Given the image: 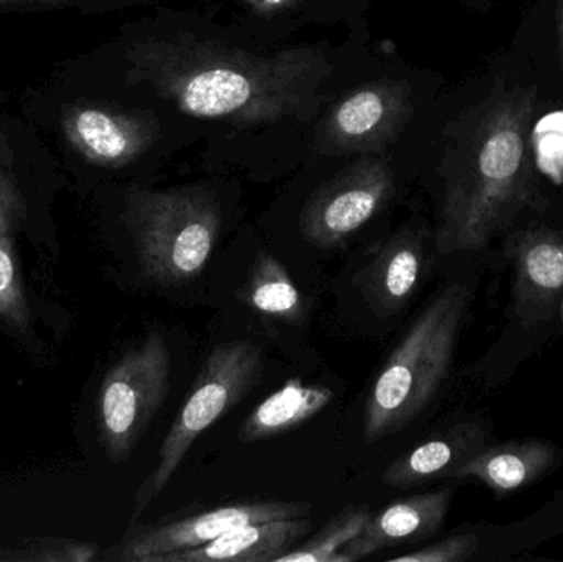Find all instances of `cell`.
<instances>
[{"label": "cell", "instance_id": "cell-3", "mask_svg": "<svg viewBox=\"0 0 563 562\" xmlns=\"http://www.w3.org/2000/svg\"><path fill=\"white\" fill-rule=\"evenodd\" d=\"M470 302L472 286L453 283L413 320L367 396L363 422L367 444L396 434L432 401L449 375Z\"/></svg>", "mask_w": 563, "mask_h": 562}, {"label": "cell", "instance_id": "cell-2", "mask_svg": "<svg viewBox=\"0 0 563 562\" xmlns=\"http://www.w3.org/2000/svg\"><path fill=\"white\" fill-rule=\"evenodd\" d=\"M538 99L534 86L496 89L455 145L435 238L443 256L483 250L534 201Z\"/></svg>", "mask_w": 563, "mask_h": 562}, {"label": "cell", "instance_id": "cell-5", "mask_svg": "<svg viewBox=\"0 0 563 562\" xmlns=\"http://www.w3.org/2000/svg\"><path fill=\"white\" fill-rule=\"evenodd\" d=\"M263 366L261 350L244 340L221 343L211 350L162 442L157 467L135 495L132 524L170 484L197 439L238 406L260 382Z\"/></svg>", "mask_w": 563, "mask_h": 562}, {"label": "cell", "instance_id": "cell-23", "mask_svg": "<svg viewBox=\"0 0 563 562\" xmlns=\"http://www.w3.org/2000/svg\"><path fill=\"white\" fill-rule=\"evenodd\" d=\"M240 2L260 15L271 16L291 9L297 5L298 0H240Z\"/></svg>", "mask_w": 563, "mask_h": 562}, {"label": "cell", "instance_id": "cell-8", "mask_svg": "<svg viewBox=\"0 0 563 562\" xmlns=\"http://www.w3.org/2000/svg\"><path fill=\"white\" fill-rule=\"evenodd\" d=\"M393 195V168L384 158L366 155L314 191L301 211V234L314 246H338L376 217Z\"/></svg>", "mask_w": 563, "mask_h": 562}, {"label": "cell", "instance_id": "cell-11", "mask_svg": "<svg viewBox=\"0 0 563 562\" xmlns=\"http://www.w3.org/2000/svg\"><path fill=\"white\" fill-rule=\"evenodd\" d=\"M512 263V304L525 327L554 316L563 299V227L519 231L506 247Z\"/></svg>", "mask_w": 563, "mask_h": 562}, {"label": "cell", "instance_id": "cell-10", "mask_svg": "<svg viewBox=\"0 0 563 562\" xmlns=\"http://www.w3.org/2000/svg\"><path fill=\"white\" fill-rule=\"evenodd\" d=\"M62 132L66 144L88 164L115 170L147 154L161 128L157 119L145 112L76 102L63 111Z\"/></svg>", "mask_w": 563, "mask_h": 562}, {"label": "cell", "instance_id": "cell-6", "mask_svg": "<svg viewBox=\"0 0 563 562\" xmlns=\"http://www.w3.org/2000/svg\"><path fill=\"white\" fill-rule=\"evenodd\" d=\"M170 350L161 333H148L102 379L98 398L102 444L112 462L131 455L170 392Z\"/></svg>", "mask_w": 563, "mask_h": 562}, {"label": "cell", "instance_id": "cell-14", "mask_svg": "<svg viewBox=\"0 0 563 562\" xmlns=\"http://www.w3.org/2000/svg\"><path fill=\"white\" fill-rule=\"evenodd\" d=\"M486 448V432L473 422L453 426L399 455L384 471L387 487L410 488L435 478H452L453 472Z\"/></svg>", "mask_w": 563, "mask_h": 562}, {"label": "cell", "instance_id": "cell-15", "mask_svg": "<svg viewBox=\"0 0 563 562\" xmlns=\"http://www.w3.org/2000/svg\"><path fill=\"white\" fill-rule=\"evenodd\" d=\"M310 530L308 517L246 525L203 547L168 554L158 562H276Z\"/></svg>", "mask_w": 563, "mask_h": 562}, {"label": "cell", "instance_id": "cell-13", "mask_svg": "<svg viewBox=\"0 0 563 562\" xmlns=\"http://www.w3.org/2000/svg\"><path fill=\"white\" fill-rule=\"evenodd\" d=\"M423 263V241L416 230L390 238L360 271V287L371 307L379 313L402 309L419 287Z\"/></svg>", "mask_w": 563, "mask_h": 562}, {"label": "cell", "instance_id": "cell-16", "mask_svg": "<svg viewBox=\"0 0 563 562\" xmlns=\"http://www.w3.org/2000/svg\"><path fill=\"white\" fill-rule=\"evenodd\" d=\"M25 217V197L9 155L0 148V323L25 332L30 323L16 257V233Z\"/></svg>", "mask_w": 563, "mask_h": 562}, {"label": "cell", "instance_id": "cell-1", "mask_svg": "<svg viewBox=\"0 0 563 562\" xmlns=\"http://www.w3.org/2000/svg\"><path fill=\"white\" fill-rule=\"evenodd\" d=\"M125 58L129 79L185 114L243 128L310 115L333 73L318 46L256 53L191 35L134 43Z\"/></svg>", "mask_w": 563, "mask_h": 562}, {"label": "cell", "instance_id": "cell-22", "mask_svg": "<svg viewBox=\"0 0 563 562\" xmlns=\"http://www.w3.org/2000/svg\"><path fill=\"white\" fill-rule=\"evenodd\" d=\"M137 0H0V12H35L52 9H114Z\"/></svg>", "mask_w": 563, "mask_h": 562}, {"label": "cell", "instance_id": "cell-18", "mask_svg": "<svg viewBox=\"0 0 563 562\" xmlns=\"http://www.w3.org/2000/svg\"><path fill=\"white\" fill-rule=\"evenodd\" d=\"M333 398V392L327 386L303 385L300 379L290 378L247 416L240 428V441L251 444L285 434L310 421Z\"/></svg>", "mask_w": 563, "mask_h": 562}, {"label": "cell", "instance_id": "cell-21", "mask_svg": "<svg viewBox=\"0 0 563 562\" xmlns=\"http://www.w3.org/2000/svg\"><path fill=\"white\" fill-rule=\"evenodd\" d=\"M478 537L473 533L456 535L432 547L402 557L390 558L393 562H462L470 560L478 550Z\"/></svg>", "mask_w": 563, "mask_h": 562}, {"label": "cell", "instance_id": "cell-12", "mask_svg": "<svg viewBox=\"0 0 563 562\" xmlns=\"http://www.w3.org/2000/svg\"><path fill=\"white\" fill-rule=\"evenodd\" d=\"M452 491L404 498L373 515L364 530L346 544L344 562L364 560L407 541L423 540L440 530L449 514Z\"/></svg>", "mask_w": 563, "mask_h": 562}, {"label": "cell", "instance_id": "cell-19", "mask_svg": "<svg viewBox=\"0 0 563 562\" xmlns=\"http://www.w3.org/2000/svg\"><path fill=\"white\" fill-rule=\"evenodd\" d=\"M240 299L260 316L279 322L300 323L307 316L305 297L273 254H257Z\"/></svg>", "mask_w": 563, "mask_h": 562}, {"label": "cell", "instance_id": "cell-20", "mask_svg": "<svg viewBox=\"0 0 563 562\" xmlns=\"http://www.w3.org/2000/svg\"><path fill=\"white\" fill-rule=\"evenodd\" d=\"M371 517L373 511L367 505L343 508L313 538L295 544L276 562H344V548L364 530Z\"/></svg>", "mask_w": 563, "mask_h": 562}, {"label": "cell", "instance_id": "cell-7", "mask_svg": "<svg viewBox=\"0 0 563 562\" xmlns=\"http://www.w3.org/2000/svg\"><path fill=\"white\" fill-rule=\"evenodd\" d=\"M416 114L406 79L366 82L336 102L317 131L321 154H376L393 144Z\"/></svg>", "mask_w": 563, "mask_h": 562}, {"label": "cell", "instance_id": "cell-4", "mask_svg": "<svg viewBox=\"0 0 563 562\" xmlns=\"http://www.w3.org/2000/svg\"><path fill=\"white\" fill-rule=\"evenodd\" d=\"M122 218L142 274L162 287L197 279L220 238V200L200 185L167 190L132 188Z\"/></svg>", "mask_w": 563, "mask_h": 562}, {"label": "cell", "instance_id": "cell-9", "mask_svg": "<svg viewBox=\"0 0 563 562\" xmlns=\"http://www.w3.org/2000/svg\"><path fill=\"white\" fill-rule=\"evenodd\" d=\"M311 507L303 502H244L201 511L180 520L134 527L112 558L124 562H158L168 554L203 547L246 525L285 518L308 517Z\"/></svg>", "mask_w": 563, "mask_h": 562}, {"label": "cell", "instance_id": "cell-17", "mask_svg": "<svg viewBox=\"0 0 563 562\" xmlns=\"http://www.w3.org/2000/svg\"><path fill=\"white\" fill-rule=\"evenodd\" d=\"M558 462V449L541 439L486 445L453 472L452 478H475L498 497L515 494L544 477Z\"/></svg>", "mask_w": 563, "mask_h": 562}, {"label": "cell", "instance_id": "cell-24", "mask_svg": "<svg viewBox=\"0 0 563 562\" xmlns=\"http://www.w3.org/2000/svg\"><path fill=\"white\" fill-rule=\"evenodd\" d=\"M558 38H559V58H561V68H562V75H563V0H559Z\"/></svg>", "mask_w": 563, "mask_h": 562}]
</instances>
